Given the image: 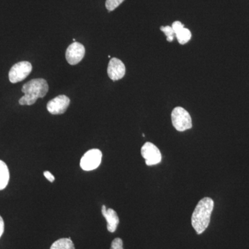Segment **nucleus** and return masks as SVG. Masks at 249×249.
I'll return each instance as SVG.
<instances>
[{
  "label": "nucleus",
  "instance_id": "obj_2",
  "mask_svg": "<svg viewBox=\"0 0 249 249\" xmlns=\"http://www.w3.org/2000/svg\"><path fill=\"white\" fill-rule=\"evenodd\" d=\"M49 91L47 80L43 78H36L23 85L22 91L24 93L19 100L21 106H32L39 98L45 97Z\"/></svg>",
  "mask_w": 249,
  "mask_h": 249
},
{
  "label": "nucleus",
  "instance_id": "obj_8",
  "mask_svg": "<svg viewBox=\"0 0 249 249\" xmlns=\"http://www.w3.org/2000/svg\"><path fill=\"white\" fill-rule=\"evenodd\" d=\"M85 49L79 42H74L69 46L65 53L68 63L71 65H77L84 58Z\"/></svg>",
  "mask_w": 249,
  "mask_h": 249
},
{
  "label": "nucleus",
  "instance_id": "obj_16",
  "mask_svg": "<svg viewBox=\"0 0 249 249\" xmlns=\"http://www.w3.org/2000/svg\"><path fill=\"white\" fill-rule=\"evenodd\" d=\"M110 249H124L123 247V240L121 238L114 239L111 242Z\"/></svg>",
  "mask_w": 249,
  "mask_h": 249
},
{
  "label": "nucleus",
  "instance_id": "obj_12",
  "mask_svg": "<svg viewBox=\"0 0 249 249\" xmlns=\"http://www.w3.org/2000/svg\"><path fill=\"white\" fill-rule=\"evenodd\" d=\"M50 249H75L71 238H61L55 241Z\"/></svg>",
  "mask_w": 249,
  "mask_h": 249
},
{
  "label": "nucleus",
  "instance_id": "obj_11",
  "mask_svg": "<svg viewBox=\"0 0 249 249\" xmlns=\"http://www.w3.org/2000/svg\"><path fill=\"white\" fill-rule=\"evenodd\" d=\"M9 178L10 173L7 165L3 160H0V191L4 190L7 186Z\"/></svg>",
  "mask_w": 249,
  "mask_h": 249
},
{
  "label": "nucleus",
  "instance_id": "obj_18",
  "mask_svg": "<svg viewBox=\"0 0 249 249\" xmlns=\"http://www.w3.org/2000/svg\"><path fill=\"white\" fill-rule=\"evenodd\" d=\"M44 176L45 177V178H47L48 181H50V182H53L55 181V177L52 175L50 172L49 171H45L44 172Z\"/></svg>",
  "mask_w": 249,
  "mask_h": 249
},
{
  "label": "nucleus",
  "instance_id": "obj_6",
  "mask_svg": "<svg viewBox=\"0 0 249 249\" xmlns=\"http://www.w3.org/2000/svg\"><path fill=\"white\" fill-rule=\"evenodd\" d=\"M142 155L148 166L159 164L162 160L161 153L155 144L146 142L142 147Z\"/></svg>",
  "mask_w": 249,
  "mask_h": 249
},
{
  "label": "nucleus",
  "instance_id": "obj_4",
  "mask_svg": "<svg viewBox=\"0 0 249 249\" xmlns=\"http://www.w3.org/2000/svg\"><path fill=\"white\" fill-rule=\"evenodd\" d=\"M102 152L98 149H91L80 160V168L85 171H91L98 168L102 160Z\"/></svg>",
  "mask_w": 249,
  "mask_h": 249
},
{
  "label": "nucleus",
  "instance_id": "obj_7",
  "mask_svg": "<svg viewBox=\"0 0 249 249\" xmlns=\"http://www.w3.org/2000/svg\"><path fill=\"white\" fill-rule=\"evenodd\" d=\"M70 104V98L65 95H60L47 103V110L53 115L64 114Z\"/></svg>",
  "mask_w": 249,
  "mask_h": 249
},
{
  "label": "nucleus",
  "instance_id": "obj_19",
  "mask_svg": "<svg viewBox=\"0 0 249 249\" xmlns=\"http://www.w3.org/2000/svg\"><path fill=\"white\" fill-rule=\"evenodd\" d=\"M4 231V222L2 217L0 216V237H1Z\"/></svg>",
  "mask_w": 249,
  "mask_h": 249
},
{
  "label": "nucleus",
  "instance_id": "obj_14",
  "mask_svg": "<svg viewBox=\"0 0 249 249\" xmlns=\"http://www.w3.org/2000/svg\"><path fill=\"white\" fill-rule=\"evenodd\" d=\"M124 0H106V6L108 11H112L116 9L119 5L122 4Z\"/></svg>",
  "mask_w": 249,
  "mask_h": 249
},
{
  "label": "nucleus",
  "instance_id": "obj_15",
  "mask_svg": "<svg viewBox=\"0 0 249 249\" xmlns=\"http://www.w3.org/2000/svg\"><path fill=\"white\" fill-rule=\"evenodd\" d=\"M160 31H163L164 33L165 36L167 37V40L168 42H172L174 40V36L175 35V32H174L173 28L170 27V26H166V27H161L160 28Z\"/></svg>",
  "mask_w": 249,
  "mask_h": 249
},
{
  "label": "nucleus",
  "instance_id": "obj_13",
  "mask_svg": "<svg viewBox=\"0 0 249 249\" xmlns=\"http://www.w3.org/2000/svg\"><path fill=\"white\" fill-rule=\"evenodd\" d=\"M177 38H178V42L181 45H184L187 43L188 41H190L191 38V33L189 29L186 28H183L181 31H178V34H175Z\"/></svg>",
  "mask_w": 249,
  "mask_h": 249
},
{
  "label": "nucleus",
  "instance_id": "obj_5",
  "mask_svg": "<svg viewBox=\"0 0 249 249\" xmlns=\"http://www.w3.org/2000/svg\"><path fill=\"white\" fill-rule=\"evenodd\" d=\"M32 65L31 62L22 61L18 62L12 67L9 73V80L11 83H17L22 81L32 71Z\"/></svg>",
  "mask_w": 249,
  "mask_h": 249
},
{
  "label": "nucleus",
  "instance_id": "obj_3",
  "mask_svg": "<svg viewBox=\"0 0 249 249\" xmlns=\"http://www.w3.org/2000/svg\"><path fill=\"white\" fill-rule=\"evenodd\" d=\"M171 119L174 127L178 132H184L193 127L191 115L183 107H175L172 111Z\"/></svg>",
  "mask_w": 249,
  "mask_h": 249
},
{
  "label": "nucleus",
  "instance_id": "obj_1",
  "mask_svg": "<svg viewBox=\"0 0 249 249\" xmlns=\"http://www.w3.org/2000/svg\"><path fill=\"white\" fill-rule=\"evenodd\" d=\"M214 201L211 198L204 197L199 201L192 214L191 223L198 235L204 232L211 222Z\"/></svg>",
  "mask_w": 249,
  "mask_h": 249
},
{
  "label": "nucleus",
  "instance_id": "obj_10",
  "mask_svg": "<svg viewBox=\"0 0 249 249\" xmlns=\"http://www.w3.org/2000/svg\"><path fill=\"white\" fill-rule=\"evenodd\" d=\"M101 212H102L103 217L106 218V221H107L108 231L115 232L119 224V218L118 217L116 211L111 209H107L106 206L103 205Z\"/></svg>",
  "mask_w": 249,
  "mask_h": 249
},
{
  "label": "nucleus",
  "instance_id": "obj_17",
  "mask_svg": "<svg viewBox=\"0 0 249 249\" xmlns=\"http://www.w3.org/2000/svg\"><path fill=\"white\" fill-rule=\"evenodd\" d=\"M172 28H173L175 34H178V31H181V29L184 28V25L179 21H176V22L173 23Z\"/></svg>",
  "mask_w": 249,
  "mask_h": 249
},
{
  "label": "nucleus",
  "instance_id": "obj_9",
  "mask_svg": "<svg viewBox=\"0 0 249 249\" xmlns=\"http://www.w3.org/2000/svg\"><path fill=\"white\" fill-rule=\"evenodd\" d=\"M125 66L119 59L113 58L109 60L107 67V74L112 80H119L125 74Z\"/></svg>",
  "mask_w": 249,
  "mask_h": 249
}]
</instances>
